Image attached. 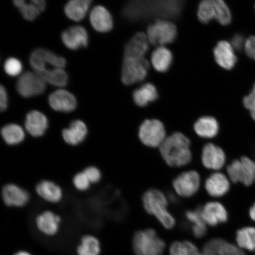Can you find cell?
Returning a JSON list of instances; mask_svg holds the SVG:
<instances>
[{"label":"cell","mask_w":255,"mask_h":255,"mask_svg":"<svg viewBox=\"0 0 255 255\" xmlns=\"http://www.w3.org/2000/svg\"><path fill=\"white\" fill-rule=\"evenodd\" d=\"M190 139L181 132L167 137L159 147V152L169 166L181 167L189 164L192 159Z\"/></svg>","instance_id":"6da1fadb"},{"label":"cell","mask_w":255,"mask_h":255,"mask_svg":"<svg viewBox=\"0 0 255 255\" xmlns=\"http://www.w3.org/2000/svg\"><path fill=\"white\" fill-rule=\"evenodd\" d=\"M142 205L145 211L154 216L165 229L174 227L175 220L168 210L167 197L161 191L151 189L143 194Z\"/></svg>","instance_id":"7a4b0ae2"},{"label":"cell","mask_w":255,"mask_h":255,"mask_svg":"<svg viewBox=\"0 0 255 255\" xmlns=\"http://www.w3.org/2000/svg\"><path fill=\"white\" fill-rule=\"evenodd\" d=\"M132 248L136 255H161L165 244L152 229L137 231L132 239Z\"/></svg>","instance_id":"3957f363"},{"label":"cell","mask_w":255,"mask_h":255,"mask_svg":"<svg viewBox=\"0 0 255 255\" xmlns=\"http://www.w3.org/2000/svg\"><path fill=\"white\" fill-rule=\"evenodd\" d=\"M229 180L250 186L255 181V161L244 156L233 161L227 167Z\"/></svg>","instance_id":"277c9868"},{"label":"cell","mask_w":255,"mask_h":255,"mask_svg":"<svg viewBox=\"0 0 255 255\" xmlns=\"http://www.w3.org/2000/svg\"><path fill=\"white\" fill-rule=\"evenodd\" d=\"M138 136L143 145L151 148L159 147L167 138L163 124L157 120L143 122L139 127Z\"/></svg>","instance_id":"5b68a950"},{"label":"cell","mask_w":255,"mask_h":255,"mask_svg":"<svg viewBox=\"0 0 255 255\" xmlns=\"http://www.w3.org/2000/svg\"><path fill=\"white\" fill-rule=\"evenodd\" d=\"M30 63L34 72L39 75L47 70L63 69L66 66V61L63 57L49 50L39 49L31 53Z\"/></svg>","instance_id":"8992f818"},{"label":"cell","mask_w":255,"mask_h":255,"mask_svg":"<svg viewBox=\"0 0 255 255\" xmlns=\"http://www.w3.org/2000/svg\"><path fill=\"white\" fill-rule=\"evenodd\" d=\"M177 33L176 27L173 23L165 20H158L149 25L146 36L149 43L152 45L162 46L173 42Z\"/></svg>","instance_id":"52a82bcc"},{"label":"cell","mask_w":255,"mask_h":255,"mask_svg":"<svg viewBox=\"0 0 255 255\" xmlns=\"http://www.w3.org/2000/svg\"><path fill=\"white\" fill-rule=\"evenodd\" d=\"M149 64L145 58H124L122 69V81L126 85L141 82L147 75Z\"/></svg>","instance_id":"ba28073f"},{"label":"cell","mask_w":255,"mask_h":255,"mask_svg":"<svg viewBox=\"0 0 255 255\" xmlns=\"http://www.w3.org/2000/svg\"><path fill=\"white\" fill-rule=\"evenodd\" d=\"M16 88L22 97L31 98L43 93L46 82L36 72L27 71L19 78Z\"/></svg>","instance_id":"9c48e42d"},{"label":"cell","mask_w":255,"mask_h":255,"mask_svg":"<svg viewBox=\"0 0 255 255\" xmlns=\"http://www.w3.org/2000/svg\"><path fill=\"white\" fill-rule=\"evenodd\" d=\"M201 184L200 175L198 172L189 170L183 172L174 178L173 187L178 196L190 197L199 191Z\"/></svg>","instance_id":"30bf717a"},{"label":"cell","mask_w":255,"mask_h":255,"mask_svg":"<svg viewBox=\"0 0 255 255\" xmlns=\"http://www.w3.org/2000/svg\"><path fill=\"white\" fill-rule=\"evenodd\" d=\"M1 197L5 206L17 208L26 206L30 199L27 190L14 183L4 185L1 190Z\"/></svg>","instance_id":"8fae6325"},{"label":"cell","mask_w":255,"mask_h":255,"mask_svg":"<svg viewBox=\"0 0 255 255\" xmlns=\"http://www.w3.org/2000/svg\"><path fill=\"white\" fill-rule=\"evenodd\" d=\"M201 159L204 167L209 170L219 171L226 163V154L223 149L213 143L203 146Z\"/></svg>","instance_id":"7c38bea8"},{"label":"cell","mask_w":255,"mask_h":255,"mask_svg":"<svg viewBox=\"0 0 255 255\" xmlns=\"http://www.w3.org/2000/svg\"><path fill=\"white\" fill-rule=\"evenodd\" d=\"M61 217L50 210H45L36 216L35 224L38 231L46 237H54L59 231Z\"/></svg>","instance_id":"4fadbf2b"},{"label":"cell","mask_w":255,"mask_h":255,"mask_svg":"<svg viewBox=\"0 0 255 255\" xmlns=\"http://www.w3.org/2000/svg\"><path fill=\"white\" fill-rule=\"evenodd\" d=\"M201 212L207 225L216 226L226 223L228 213L224 206L218 202H210L201 207Z\"/></svg>","instance_id":"5bb4252c"},{"label":"cell","mask_w":255,"mask_h":255,"mask_svg":"<svg viewBox=\"0 0 255 255\" xmlns=\"http://www.w3.org/2000/svg\"><path fill=\"white\" fill-rule=\"evenodd\" d=\"M203 255H246L240 248L221 238L212 239L205 245Z\"/></svg>","instance_id":"9a60e30c"},{"label":"cell","mask_w":255,"mask_h":255,"mask_svg":"<svg viewBox=\"0 0 255 255\" xmlns=\"http://www.w3.org/2000/svg\"><path fill=\"white\" fill-rule=\"evenodd\" d=\"M205 189L212 197H221L230 190V180L228 177L219 172L213 173L207 178L205 183Z\"/></svg>","instance_id":"2e32d148"},{"label":"cell","mask_w":255,"mask_h":255,"mask_svg":"<svg viewBox=\"0 0 255 255\" xmlns=\"http://www.w3.org/2000/svg\"><path fill=\"white\" fill-rule=\"evenodd\" d=\"M49 103L54 110L63 113H70L75 110L77 105L74 96L64 89H59L51 94Z\"/></svg>","instance_id":"e0dca14e"},{"label":"cell","mask_w":255,"mask_h":255,"mask_svg":"<svg viewBox=\"0 0 255 255\" xmlns=\"http://www.w3.org/2000/svg\"><path fill=\"white\" fill-rule=\"evenodd\" d=\"M88 128L81 120H75L69 127L62 130L63 141L71 146H77L85 141L88 135Z\"/></svg>","instance_id":"ac0fdd59"},{"label":"cell","mask_w":255,"mask_h":255,"mask_svg":"<svg viewBox=\"0 0 255 255\" xmlns=\"http://www.w3.org/2000/svg\"><path fill=\"white\" fill-rule=\"evenodd\" d=\"M49 127L47 117L38 111H32L27 114L25 120V129L35 138L42 136Z\"/></svg>","instance_id":"d6986e66"},{"label":"cell","mask_w":255,"mask_h":255,"mask_svg":"<svg viewBox=\"0 0 255 255\" xmlns=\"http://www.w3.org/2000/svg\"><path fill=\"white\" fill-rule=\"evenodd\" d=\"M62 40L65 45L71 50L86 47L88 44V36L85 28L79 25L73 26L64 31Z\"/></svg>","instance_id":"ffe728a7"},{"label":"cell","mask_w":255,"mask_h":255,"mask_svg":"<svg viewBox=\"0 0 255 255\" xmlns=\"http://www.w3.org/2000/svg\"><path fill=\"white\" fill-rule=\"evenodd\" d=\"M36 194L46 202L56 204L61 202L63 197L62 188L58 184L49 180H43L36 184Z\"/></svg>","instance_id":"44dd1931"},{"label":"cell","mask_w":255,"mask_h":255,"mask_svg":"<svg viewBox=\"0 0 255 255\" xmlns=\"http://www.w3.org/2000/svg\"><path fill=\"white\" fill-rule=\"evenodd\" d=\"M148 48L149 41L146 34L137 33L127 44L124 49V58H144Z\"/></svg>","instance_id":"7402d4cb"},{"label":"cell","mask_w":255,"mask_h":255,"mask_svg":"<svg viewBox=\"0 0 255 255\" xmlns=\"http://www.w3.org/2000/svg\"><path fill=\"white\" fill-rule=\"evenodd\" d=\"M216 62L225 69H232L237 62L234 49L231 44L226 41H220L214 49Z\"/></svg>","instance_id":"603a6c76"},{"label":"cell","mask_w":255,"mask_h":255,"mask_svg":"<svg viewBox=\"0 0 255 255\" xmlns=\"http://www.w3.org/2000/svg\"><path fill=\"white\" fill-rule=\"evenodd\" d=\"M90 21L92 27L98 31L108 32L113 29V17L103 6L97 5L92 9Z\"/></svg>","instance_id":"cb8c5ba5"},{"label":"cell","mask_w":255,"mask_h":255,"mask_svg":"<svg viewBox=\"0 0 255 255\" xmlns=\"http://www.w3.org/2000/svg\"><path fill=\"white\" fill-rule=\"evenodd\" d=\"M25 20L33 21L45 9L46 2L44 0H31L27 2L24 0H15L13 1Z\"/></svg>","instance_id":"d4e9b609"},{"label":"cell","mask_w":255,"mask_h":255,"mask_svg":"<svg viewBox=\"0 0 255 255\" xmlns=\"http://www.w3.org/2000/svg\"><path fill=\"white\" fill-rule=\"evenodd\" d=\"M194 129L203 138H213L218 135L219 126L218 121L212 117L200 118L194 124Z\"/></svg>","instance_id":"484cf974"},{"label":"cell","mask_w":255,"mask_h":255,"mask_svg":"<svg viewBox=\"0 0 255 255\" xmlns=\"http://www.w3.org/2000/svg\"><path fill=\"white\" fill-rule=\"evenodd\" d=\"M1 135L6 144L9 146L20 144L25 138L23 128L15 124H9L3 127L1 129Z\"/></svg>","instance_id":"4316f807"},{"label":"cell","mask_w":255,"mask_h":255,"mask_svg":"<svg viewBox=\"0 0 255 255\" xmlns=\"http://www.w3.org/2000/svg\"><path fill=\"white\" fill-rule=\"evenodd\" d=\"M173 61V55L166 47L157 48L151 55V63L156 71L165 72L168 71Z\"/></svg>","instance_id":"83f0119b"},{"label":"cell","mask_w":255,"mask_h":255,"mask_svg":"<svg viewBox=\"0 0 255 255\" xmlns=\"http://www.w3.org/2000/svg\"><path fill=\"white\" fill-rule=\"evenodd\" d=\"M91 3V0H72V1H70L65 5V14L72 20L81 21L87 14Z\"/></svg>","instance_id":"f1b7e54d"},{"label":"cell","mask_w":255,"mask_h":255,"mask_svg":"<svg viewBox=\"0 0 255 255\" xmlns=\"http://www.w3.org/2000/svg\"><path fill=\"white\" fill-rule=\"evenodd\" d=\"M186 217L191 223V231L194 237L197 238L205 237L207 232V225L203 218L201 207L193 210H188L186 212Z\"/></svg>","instance_id":"f546056e"},{"label":"cell","mask_w":255,"mask_h":255,"mask_svg":"<svg viewBox=\"0 0 255 255\" xmlns=\"http://www.w3.org/2000/svg\"><path fill=\"white\" fill-rule=\"evenodd\" d=\"M157 89L151 84H146L136 89L133 93V101L139 107H145L157 100Z\"/></svg>","instance_id":"4dcf8cb0"},{"label":"cell","mask_w":255,"mask_h":255,"mask_svg":"<svg viewBox=\"0 0 255 255\" xmlns=\"http://www.w3.org/2000/svg\"><path fill=\"white\" fill-rule=\"evenodd\" d=\"M101 247L100 241L95 236L85 235L81 239L76 253L78 255H100Z\"/></svg>","instance_id":"1f68e13d"},{"label":"cell","mask_w":255,"mask_h":255,"mask_svg":"<svg viewBox=\"0 0 255 255\" xmlns=\"http://www.w3.org/2000/svg\"><path fill=\"white\" fill-rule=\"evenodd\" d=\"M236 240L239 248L250 251H255V228L245 227L239 229Z\"/></svg>","instance_id":"d6a6232c"},{"label":"cell","mask_w":255,"mask_h":255,"mask_svg":"<svg viewBox=\"0 0 255 255\" xmlns=\"http://www.w3.org/2000/svg\"><path fill=\"white\" fill-rule=\"evenodd\" d=\"M39 75L46 82L55 87H65L68 81V76L63 69L47 70L40 73Z\"/></svg>","instance_id":"836d02e7"},{"label":"cell","mask_w":255,"mask_h":255,"mask_svg":"<svg viewBox=\"0 0 255 255\" xmlns=\"http://www.w3.org/2000/svg\"><path fill=\"white\" fill-rule=\"evenodd\" d=\"M170 255H203L195 245L190 241H176L171 245Z\"/></svg>","instance_id":"e575fe53"},{"label":"cell","mask_w":255,"mask_h":255,"mask_svg":"<svg viewBox=\"0 0 255 255\" xmlns=\"http://www.w3.org/2000/svg\"><path fill=\"white\" fill-rule=\"evenodd\" d=\"M197 15L202 23H208L212 19L215 18L216 10L214 0H204L199 5Z\"/></svg>","instance_id":"d590c367"},{"label":"cell","mask_w":255,"mask_h":255,"mask_svg":"<svg viewBox=\"0 0 255 255\" xmlns=\"http://www.w3.org/2000/svg\"><path fill=\"white\" fill-rule=\"evenodd\" d=\"M216 10L215 19L223 25H228L232 20L230 9L222 0H214Z\"/></svg>","instance_id":"8d00e7d4"},{"label":"cell","mask_w":255,"mask_h":255,"mask_svg":"<svg viewBox=\"0 0 255 255\" xmlns=\"http://www.w3.org/2000/svg\"><path fill=\"white\" fill-rule=\"evenodd\" d=\"M73 185L79 191H86L91 187V183L84 172L76 173L73 178Z\"/></svg>","instance_id":"74e56055"},{"label":"cell","mask_w":255,"mask_h":255,"mask_svg":"<svg viewBox=\"0 0 255 255\" xmlns=\"http://www.w3.org/2000/svg\"><path fill=\"white\" fill-rule=\"evenodd\" d=\"M4 68L5 72L11 76H16L20 74L23 69L20 60L14 57H11L6 60Z\"/></svg>","instance_id":"f35d334b"},{"label":"cell","mask_w":255,"mask_h":255,"mask_svg":"<svg viewBox=\"0 0 255 255\" xmlns=\"http://www.w3.org/2000/svg\"><path fill=\"white\" fill-rule=\"evenodd\" d=\"M83 172H84L92 184H97L101 180V171L97 167L91 165V166L85 168Z\"/></svg>","instance_id":"ab89813d"},{"label":"cell","mask_w":255,"mask_h":255,"mask_svg":"<svg viewBox=\"0 0 255 255\" xmlns=\"http://www.w3.org/2000/svg\"><path fill=\"white\" fill-rule=\"evenodd\" d=\"M243 103L245 107L250 111L252 118L255 121V84L251 93L244 98Z\"/></svg>","instance_id":"60d3db41"},{"label":"cell","mask_w":255,"mask_h":255,"mask_svg":"<svg viewBox=\"0 0 255 255\" xmlns=\"http://www.w3.org/2000/svg\"><path fill=\"white\" fill-rule=\"evenodd\" d=\"M245 50L249 57L255 60V36H252L246 40Z\"/></svg>","instance_id":"b9f144b4"},{"label":"cell","mask_w":255,"mask_h":255,"mask_svg":"<svg viewBox=\"0 0 255 255\" xmlns=\"http://www.w3.org/2000/svg\"><path fill=\"white\" fill-rule=\"evenodd\" d=\"M231 45L234 49L240 51L243 48H245V43L246 41L245 40L244 37L241 34H236L233 37Z\"/></svg>","instance_id":"7bdbcfd3"},{"label":"cell","mask_w":255,"mask_h":255,"mask_svg":"<svg viewBox=\"0 0 255 255\" xmlns=\"http://www.w3.org/2000/svg\"><path fill=\"white\" fill-rule=\"evenodd\" d=\"M8 106V98L7 92L2 85L0 88V110L5 111Z\"/></svg>","instance_id":"ee69618b"},{"label":"cell","mask_w":255,"mask_h":255,"mask_svg":"<svg viewBox=\"0 0 255 255\" xmlns=\"http://www.w3.org/2000/svg\"><path fill=\"white\" fill-rule=\"evenodd\" d=\"M250 218L255 222V203L251 207L250 210Z\"/></svg>","instance_id":"f6af8a7d"},{"label":"cell","mask_w":255,"mask_h":255,"mask_svg":"<svg viewBox=\"0 0 255 255\" xmlns=\"http://www.w3.org/2000/svg\"><path fill=\"white\" fill-rule=\"evenodd\" d=\"M14 255H32L29 253H28L27 251H21L17 252V253H15Z\"/></svg>","instance_id":"bcb514c9"}]
</instances>
